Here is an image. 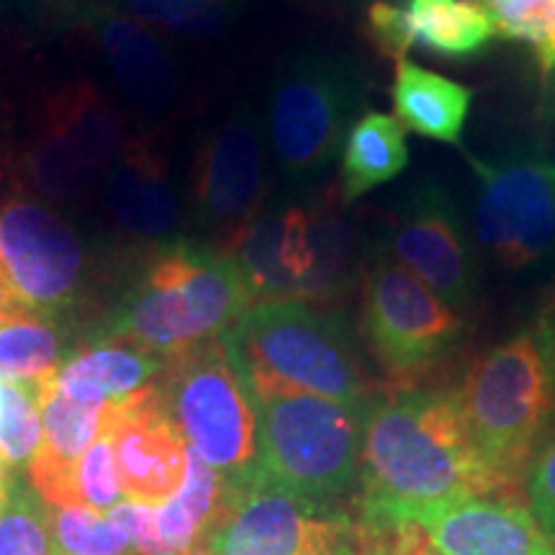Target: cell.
I'll use <instances>...</instances> for the list:
<instances>
[{"label":"cell","instance_id":"cell-1","mask_svg":"<svg viewBox=\"0 0 555 555\" xmlns=\"http://www.w3.org/2000/svg\"><path fill=\"white\" fill-rule=\"evenodd\" d=\"M358 489L360 519L515 499L474 442L455 388H401L367 401Z\"/></svg>","mask_w":555,"mask_h":555},{"label":"cell","instance_id":"cell-2","mask_svg":"<svg viewBox=\"0 0 555 555\" xmlns=\"http://www.w3.org/2000/svg\"><path fill=\"white\" fill-rule=\"evenodd\" d=\"M253 304V291L232 255L214 245L170 242L131 283L101 339L172 358L224 337Z\"/></svg>","mask_w":555,"mask_h":555},{"label":"cell","instance_id":"cell-3","mask_svg":"<svg viewBox=\"0 0 555 555\" xmlns=\"http://www.w3.org/2000/svg\"><path fill=\"white\" fill-rule=\"evenodd\" d=\"M221 339L247 386L291 388L356 406L373 399L345 319L311 304H253Z\"/></svg>","mask_w":555,"mask_h":555},{"label":"cell","instance_id":"cell-4","mask_svg":"<svg viewBox=\"0 0 555 555\" xmlns=\"http://www.w3.org/2000/svg\"><path fill=\"white\" fill-rule=\"evenodd\" d=\"M247 391L258 414L255 478L319 504H339L352 494L360 481L367 404L278 386H247Z\"/></svg>","mask_w":555,"mask_h":555},{"label":"cell","instance_id":"cell-5","mask_svg":"<svg viewBox=\"0 0 555 555\" xmlns=\"http://www.w3.org/2000/svg\"><path fill=\"white\" fill-rule=\"evenodd\" d=\"M232 255L255 304H327L363 278V240L332 206H281L262 211L234 242Z\"/></svg>","mask_w":555,"mask_h":555},{"label":"cell","instance_id":"cell-6","mask_svg":"<svg viewBox=\"0 0 555 555\" xmlns=\"http://www.w3.org/2000/svg\"><path fill=\"white\" fill-rule=\"evenodd\" d=\"M455 393L489 466L512 489H522L555 416V393L535 335L517 332L478 356Z\"/></svg>","mask_w":555,"mask_h":555},{"label":"cell","instance_id":"cell-7","mask_svg":"<svg viewBox=\"0 0 555 555\" xmlns=\"http://www.w3.org/2000/svg\"><path fill=\"white\" fill-rule=\"evenodd\" d=\"M155 388L191 453L232 483L255 474L258 414L224 339L165 358Z\"/></svg>","mask_w":555,"mask_h":555},{"label":"cell","instance_id":"cell-8","mask_svg":"<svg viewBox=\"0 0 555 555\" xmlns=\"http://www.w3.org/2000/svg\"><path fill=\"white\" fill-rule=\"evenodd\" d=\"M363 95V75L337 54H301L275 75L268 101V144L286 183L307 189L322 180L339 157Z\"/></svg>","mask_w":555,"mask_h":555},{"label":"cell","instance_id":"cell-9","mask_svg":"<svg viewBox=\"0 0 555 555\" xmlns=\"http://www.w3.org/2000/svg\"><path fill=\"white\" fill-rule=\"evenodd\" d=\"M360 332L391 391L416 388L466 337V317L378 249L360 278Z\"/></svg>","mask_w":555,"mask_h":555},{"label":"cell","instance_id":"cell-10","mask_svg":"<svg viewBox=\"0 0 555 555\" xmlns=\"http://www.w3.org/2000/svg\"><path fill=\"white\" fill-rule=\"evenodd\" d=\"M358 517L249 476L232 483L206 543L217 555H343L356 547Z\"/></svg>","mask_w":555,"mask_h":555},{"label":"cell","instance_id":"cell-11","mask_svg":"<svg viewBox=\"0 0 555 555\" xmlns=\"http://www.w3.org/2000/svg\"><path fill=\"white\" fill-rule=\"evenodd\" d=\"M481 180L476 247L509 273L538 268L555 253V157L515 152L499 163L470 159Z\"/></svg>","mask_w":555,"mask_h":555},{"label":"cell","instance_id":"cell-12","mask_svg":"<svg viewBox=\"0 0 555 555\" xmlns=\"http://www.w3.org/2000/svg\"><path fill=\"white\" fill-rule=\"evenodd\" d=\"M384 253L463 317L476 307L481 288L476 240L446 185L420 180L404 193L388 217Z\"/></svg>","mask_w":555,"mask_h":555},{"label":"cell","instance_id":"cell-13","mask_svg":"<svg viewBox=\"0 0 555 555\" xmlns=\"http://www.w3.org/2000/svg\"><path fill=\"white\" fill-rule=\"evenodd\" d=\"M191 196L193 219L221 253L266 211L268 150L253 108H234L208 131L193 163Z\"/></svg>","mask_w":555,"mask_h":555},{"label":"cell","instance_id":"cell-14","mask_svg":"<svg viewBox=\"0 0 555 555\" xmlns=\"http://www.w3.org/2000/svg\"><path fill=\"white\" fill-rule=\"evenodd\" d=\"M121 150V127L108 103L90 82H73L44 101L26 172L47 198L67 201L106 176Z\"/></svg>","mask_w":555,"mask_h":555},{"label":"cell","instance_id":"cell-15","mask_svg":"<svg viewBox=\"0 0 555 555\" xmlns=\"http://www.w3.org/2000/svg\"><path fill=\"white\" fill-rule=\"evenodd\" d=\"M0 268L26 309L54 319L78 304L88 258L57 214L16 198L0 206Z\"/></svg>","mask_w":555,"mask_h":555},{"label":"cell","instance_id":"cell-16","mask_svg":"<svg viewBox=\"0 0 555 555\" xmlns=\"http://www.w3.org/2000/svg\"><path fill=\"white\" fill-rule=\"evenodd\" d=\"M111 448L124 502L163 506L185 481L189 446L159 404L155 384L121 401Z\"/></svg>","mask_w":555,"mask_h":555},{"label":"cell","instance_id":"cell-17","mask_svg":"<svg viewBox=\"0 0 555 555\" xmlns=\"http://www.w3.org/2000/svg\"><path fill=\"white\" fill-rule=\"evenodd\" d=\"M404 519L420 525L440 555H555V538L515 499H468Z\"/></svg>","mask_w":555,"mask_h":555},{"label":"cell","instance_id":"cell-18","mask_svg":"<svg viewBox=\"0 0 555 555\" xmlns=\"http://www.w3.org/2000/svg\"><path fill=\"white\" fill-rule=\"evenodd\" d=\"M111 217L129 237L170 240L183 224V204L165 157L147 142H129L106 180Z\"/></svg>","mask_w":555,"mask_h":555},{"label":"cell","instance_id":"cell-19","mask_svg":"<svg viewBox=\"0 0 555 555\" xmlns=\"http://www.w3.org/2000/svg\"><path fill=\"white\" fill-rule=\"evenodd\" d=\"M88 21L131 106L139 111L168 106L176 93V69L147 24L114 11H93Z\"/></svg>","mask_w":555,"mask_h":555},{"label":"cell","instance_id":"cell-20","mask_svg":"<svg viewBox=\"0 0 555 555\" xmlns=\"http://www.w3.org/2000/svg\"><path fill=\"white\" fill-rule=\"evenodd\" d=\"M119 404L69 397L41 380V446L29 463V481L41 496L86 450L114 427Z\"/></svg>","mask_w":555,"mask_h":555},{"label":"cell","instance_id":"cell-21","mask_svg":"<svg viewBox=\"0 0 555 555\" xmlns=\"http://www.w3.org/2000/svg\"><path fill=\"white\" fill-rule=\"evenodd\" d=\"M165 358L142 347L99 339L86 350L69 356L52 376V384L69 397L121 404L159 378Z\"/></svg>","mask_w":555,"mask_h":555},{"label":"cell","instance_id":"cell-22","mask_svg":"<svg viewBox=\"0 0 555 555\" xmlns=\"http://www.w3.org/2000/svg\"><path fill=\"white\" fill-rule=\"evenodd\" d=\"M391 95L401 127L442 144L461 142L474 106V90L468 86L412 60H401L393 73Z\"/></svg>","mask_w":555,"mask_h":555},{"label":"cell","instance_id":"cell-23","mask_svg":"<svg viewBox=\"0 0 555 555\" xmlns=\"http://www.w3.org/2000/svg\"><path fill=\"white\" fill-rule=\"evenodd\" d=\"M409 165L406 129L397 116L363 111L347 129L339 150V201L350 206L365 193L391 183Z\"/></svg>","mask_w":555,"mask_h":555},{"label":"cell","instance_id":"cell-24","mask_svg":"<svg viewBox=\"0 0 555 555\" xmlns=\"http://www.w3.org/2000/svg\"><path fill=\"white\" fill-rule=\"evenodd\" d=\"M401 11L409 44L437 57H476L496 39L489 13L476 0H404Z\"/></svg>","mask_w":555,"mask_h":555},{"label":"cell","instance_id":"cell-25","mask_svg":"<svg viewBox=\"0 0 555 555\" xmlns=\"http://www.w3.org/2000/svg\"><path fill=\"white\" fill-rule=\"evenodd\" d=\"M229 491L232 481L189 450L183 486L168 504L155 506L157 535L168 547V555H183L198 543H206L224 509Z\"/></svg>","mask_w":555,"mask_h":555},{"label":"cell","instance_id":"cell-26","mask_svg":"<svg viewBox=\"0 0 555 555\" xmlns=\"http://www.w3.org/2000/svg\"><path fill=\"white\" fill-rule=\"evenodd\" d=\"M65 337L52 317L21 311L0 322V380H44L65 363Z\"/></svg>","mask_w":555,"mask_h":555},{"label":"cell","instance_id":"cell-27","mask_svg":"<svg viewBox=\"0 0 555 555\" xmlns=\"http://www.w3.org/2000/svg\"><path fill=\"white\" fill-rule=\"evenodd\" d=\"M47 506H80L108 515L124 502L119 476H116L111 429L82 453L78 461L41 494Z\"/></svg>","mask_w":555,"mask_h":555},{"label":"cell","instance_id":"cell-28","mask_svg":"<svg viewBox=\"0 0 555 555\" xmlns=\"http://www.w3.org/2000/svg\"><path fill=\"white\" fill-rule=\"evenodd\" d=\"M41 446V380H0V455L29 468Z\"/></svg>","mask_w":555,"mask_h":555},{"label":"cell","instance_id":"cell-29","mask_svg":"<svg viewBox=\"0 0 555 555\" xmlns=\"http://www.w3.org/2000/svg\"><path fill=\"white\" fill-rule=\"evenodd\" d=\"M489 13L496 37L535 50L545 75L555 73V0H476Z\"/></svg>","mask_w":555,"mask_h":555},{"label":"cell","instance_id":"cell-30","mask_svg":"<svg viewBox=\"0 0 555 555\" xmlns=\"http://www.w3.org/2000/svg\"><path fill=\"white\" fill-rule=\"evenodd\" d=\"M52 555H134L108 515L80 506H50Z\"/></svg>","mask_w":555,"mask_h":555},{"label":"cell","instance_id":"cell-31","mask_svg":"<svg viewBox=\"0 0 555 555\" xmlns=\"http://www.w3.org/2000/svg\"><path fill=\"white\" fill-rule=\"evenodd\" d=\"M0 555H52L50 506L18 478H13L9 504L0 512Z\"/></svg>","mask_w":555,"mask_h":555},{"label":"cell","instance_id":"cell-32","mask_svg":"<svg viewBox=\"0 0 555 555\" xmlns=\"http://www.w3.org/2000/svg\"><path fill=\"white\" fill-rule=\"evenodd\" d=\"M142 24L168 29L180 37L217 34L232 16L237 0H124Z\"/></svg>","mask_w":555,"mask_h":555},{"label":"cell","instance_id":"cell-33","mask_svg":"<svg viewBox=\"0 0 555 555\" xmlns=\"http://www.w3.org/2000/svg\"><path fill=\"white\" fill-rule=\"evenodd\" d=\"M525 491L530 499L532 515L547 535L555 538V433L545 437V442L532 457L530 470L525 476Z\"/></svg>","mask_w":555,"mask_h":555},{"label":"cell","instance_id":"cell-34","mask_svg":"<svg viewBox=\"0 0 555 555\" xmlns=\"http://www.w3.org/2000/svg\"><path fill=\"white\" fill-rule=\"evenodd\" d=\"M367 37L378 47L380 54L391 57L393 62L406 60L409 44L406 29H404V11L401 5L391 3V0H376L367 9Z\"/></svg>","mask_w":555,"mask_h":555},{"label":"cell","instance_id":"cell-35","mask_svg":"<svg viewBox=\"0 0 555 555\" xmlns=\"http://www.w3.org/2000/svg\"><path fill=\"white\" fill-rule=\"evenodd\" d=\"M108 517L129 538L134 555H168V547L163 545V540L157 535L155 506L121 502L108 512Z\"/></svg>","mask_w":555,"mask_h":555},{"label":"cell","instance_id":"cell-36","mask_svg":"<svg viewBox=\"0 0 555 555\" xmlns=\"http://www.w3.org/2000/svg\"><path fill=\"white\" fill-rule=\"evenodd\" d=\"M356 555H404L393 538V530L388 522L376 519H358V540Z\"/></svg>","mask_w":555,"mask_h":555},{"label":"cell","instance_id":"cell-37","mask_svg":"<svg viewBox=\"0 0 555 555\" xmlns=\"http://www.w3.org/2000/svg\"><path fill=\"white\" fill-rule=\"evenodd\" d=\"M532 335L538 339L540 356H543V363L547 371V380H551V388L555 393V286L551 288V294L545 296L543 307L538 311Z\"/></svg>","mask_w":555,"mask_h":555},{"label":"cell","instance_id":"cell-38","mask_svg":"<svg viewBox=\"0 0 555 555\" xmlns=\"http://www.w3.org/2000/svg\"><path fill=\"white\" fill-rule=\"evenodd\" d=\"M376 522L391 525L393 538H397V543L404 555H440L435 551V545L429 543V538L425 535V530H422L420 525L409 522V519H376Z\"/></svg>","mask_w":555,"mask_h":555},{"label":"cell","instance_id":"cell-39","mask_svg":"<svg viewBox=\"0 0 555 555\" xmlns=\"http://www.w3.org/2000/svg\"><path fill=\"white\" fill-rule=\"evenodd\" d=\"M21 311H26V307L21 304L16 291H13L9 275H5L3 268H0V322H5V319L21 314Z\"/></svg>","mask_w":555,"mask_h":555},{"label":"cell","instance_id":"cell-40","mask_svg":"<svg viewBox=\"0 0 555 555\" xmlns=\"http://www.w3.org/2000/svg\"><path fill=\"white\" fill-rule=\"evenodd\" d=\"M13 478H16L13 474H11V476H5V478H0V512H3V509H5V504H9Z\"/></svg>","mask_w":555,"mask_h":555},{"label":"cell","instance_id":"cell-41","mask_svg":"<svg viewBox=\"0 0 555 555\" xmlns=\"http://www.w3.org/2000/svg\"><path fill=\"white\" fill-rule=\"evenodd\" d=\"M183 555H217V553H214V547L208 543H198L196 547H191V551H185Z\"/></svg>","mask_w":555,"mask_h":555},{"label":"cell","instance_id":"cell-42","mask_svg":"<svg viewBox=\"0 0 555 555\" xmlns=\"http://www.w3.org/2000/svg\"><path fill=\"white\" fill-rule=\"evenodd\" d=\"M5 476H11V466L3 461V455H0V478H5Z\"/></svg>","mask_w":555,"mask_h":555},{"label":"cell","instance_id":"cell-43","mask_svg":"<svg viewBox=\"0 0 555 555\" xmlns=\"http://www.w3.org/2000/svg\"><path fill=\"white\" fill-rule=\"evenodd\" d=\"M343 555H356V547H352V551H347V553H343Z\"/></svg>","mask_w":555,"mask_h":555}]
</instances>
